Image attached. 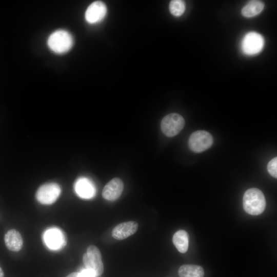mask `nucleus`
<instances>
[{"mask_svg": "<svg viewBox=\"0 0 277 277\" xmlns=\"http://www.w3.org/2000/svg\"><path fill=\"white\" fill-rule=\"evenodd\" d=\"M47 45L51 50L57 54H63L69 51L73 45L71 34L64 30H57L49 36Z\"/></svg>", "mask_w": 277, "mask_h": 277, "instance_id": "2", "label": "nucleus"}, {"mask_svg": "<svg viewBox=\"0 0 277 277\" xmlns=\"http://www.w3.org/2000/svg\"><path fill=\"white\" fill-rule=\"evenodd\" d=\"M243 204L245 211L252 215L261 214L266 205L263 192L256 188H250L246 191L243 198Z\"/></svg>", "mask_w": 277, "mask_h": 277, "instance_id": "1", "label": "nucleus"}, {"mask_svg": "<svg viewBox=\"0 0 277 277\" xmlns=\"http://www.w3.org/2000/svg\"><path fill=\"white\" fill-rule=\"evenodd\" d=\"M61 192V187L57 184L49 183L41 186L36 192L35 196L41 204L50 205L56 201Z\"/></svg>", "mask_w": 277, "mask_h": 277, "instance_id": "6", "label": "nucleus"}, {"mask_svg": "<svg viewBox=\"0 0 277 277\" xmlns=\"http://www.w3.org/2000/svg\"><path fill=\"white\" fill-rule=\"evenodd\" d=\"M107 7L102 1H95L87 8L85 13L86 21L89 24H94L101 22L107 13Z\"/></svg>", "mask_w": 277, "mask_h": 277, "instance_id": "8", "label": "nucleus"}, {"mask_svg": "<svg viewBox=\"0 0 277 277\" xmlns=\"http://www.w3.org/2000/svg\"><path fill=\"white\" fill-rule=\"evenodd\" d=\"M7 248L14 252L19 251L22 248L23 240L20 233L15 229L8 230L4 236Z\"/></svg>", "mask_w": 277, "mask_h": 277, "instance_id": "13", "label": "nucleus"}, {"mask_svg": "<svg viewBox=\"0 0 277 277\" xmlns=\"http://www.w3.org/2000/svg\"><path fill=\"white\" fill-rule=\"evenodd\" d=\"M44 240L47 246L52 249H57L64 245V238L62 232L56 229L52 228L47 230L44 235Z\"/></svg>", "mask_w": 277, "mask_h": 277, "instance_id": "12", "label": "nucleus"}, {"mask_svg": "<svg viewBox=\"0 0 277 277\" xmlns=\"http://www.w3.org/2000/svg\"><path fill=\"white\" fill-rule=\"evenodd\" d=\"M83 261L87 269L93 271L97 276L104 272V265L99 249L94 245L89 246L83 256Z\"/></svg>", "mask_w": 277, "mask_h": 277, "instance_id": "4", "label": "nucleus"}, {"mask_svg": "<svg viewBox=\"0 0 277 277\" xmlns=\"http://www.w3.org/2000/svg\"><path fill=\"white\" fill-rule=\"evenodd\" d=\"M185 126V120L182 116L176 113H170L164 116L161 122L162 132L168 137L178 134Z\"/></svg>", "mask_w": 277, "mask_h": 277, "instance_id": "3", "label": "nucleus"}, {"mask_svg": "<svg viewBox=\"0 0 277 277\" xmlns=\"http://www.w3.org/2000/svg\"><path fill=\"white\" fill-rule=\"evenodd\" d=\"M172 242L177 250L185 253L188 248L189 238L187 232L184 230L176 231L172 238Z\"/></svg>", "mask_w": 277, "mask_h": 277, "instance_id": "14", "label": "nucleus"}, {"mask_svg": "<svg viewBox=\"0 0 277 277\" xmlns=\"http://www.w3.org/2000/svg\"><path fill=\"white\" fill-rule=\"evenodd\" d=\"M138 226L137 222L132 221L120 223L112 230V236L116 240H124L134 234Z\"/></svg>", "mask_w": 277, "mask_h": 277, "instance_id": "10", "label": "nucleus"}, {"mask_svg": "<svg viewBox=\"0 0 277 277\" xmlns=\"http://www.w3.org/2000/svg\"><path fill=\"white\" fill-rule=\"evenodd\" d=\"M267 170L273 177H277V157H275L269 161L267 165Z\"/></svg>", "mask_w": 277, "mask_h": 277, "instance_id": "18", "label": "nucleus"}, {"mask_svg": "<svg viewBox=\"0 0 277 277\" xmlns=\"http://www.w3.org/2000/svg\"><path fill=\"white\" fill-rule=\"evenodd\" d=\"M124 189V183L118 177H115L108 182L104 186L102 196L108 201H115L122 193Z\"/></svg>", "mask_w": 277, "mask_h": 277, "instance_id": "9", "label": "nucleus"}, {"mask_svg": "<svg viewBox=\"0 0 277 277\" xmlns=\"http://www.w3.org/2000/svg\"><path fill=\"white\" fill-rule=\"evenodd\" d=\"M95 272L91 269H85L78 272L77 277H97Z\"/></svg>", "mask_w": 277, "mask_h": 277, "instance_id": "19", "label": "nucleus"}, {"mask_svg": "<svg viewBox=\"0 0 277 277\" xmlns=\"http://www.w3.org/2000/svg\"><path fill=\"white\" fill-rule=\"evenodd\" d=\"M180 277H203V268L199 265H183L178 271Z\"/></svg>", "mask_w": 277, "mask_h": 277, "instance_id": "15", "label": "nucleus"}, {"mask_svg": "<svg viewBox=\"0 0 277 277\" xmlns=\"http://www.w3.org/2000/svg\"><path fill=\"white\" fill-rule=\"evenodd\" d=\"M264 4L260 1H251L242 9V14L246 17H251L259 14L264 9Z\"/></svg>", "mask_w": 277, "mask_h": 277, "instance_id": "16", "label": "nucleus"}, {"mask_svg": "<svg viewBox=\"0 0 277 277\" xmlns=\"http://www.w3.org/2000/svg\"><path fill=\"white\" fill-rule=\"evenodd\" d=\"M264 44V38L260 34L250 32L245 35L242 40V49L247 55H254L262 50Z\"/></svg>", "mask_w": 277, "mask_h": 277, "instance_id": "7", "label": "nucleus"}, {"mask_svg": "<svg viewBox=\"0 0 277 277\" xmlns=\"http://www.w3.org/2000/svg\"><path fill=\"white\" fill-rule=\"evenodd\" d=\"M76 193L83 199H91L95 194V188L90 180L85 177L78 178L75 182Z\"/></svg>", "mask_w": 277, "mask_h": 277, "instance_id": "11", "label": "nucleus"}, {"mask_svg": "<svg viewBox=\"0 0 277 277\" xmlns=\"http://www.w3.org/2000/svg\"><path fill=\"white\" fill-rule=\"evenodd\" d=\"M213 142V139L210 133L205 130H197L190 136L188 146L193 152L199 153L209 149Z\"/></svg>", "mask_w": 277, "mask_h": 277, "instance_id": "5", "label": "nucleus"}, {"mask_svg": "<svg viewBox=\"0 0 277 277\" xmlns=\"http://www.w3.org/2000/svg\"><path fill=\"white\" fill-rule=\"evenodd\" d=\"M77 274H78V272H74L71 273L70 274H69L66 277H77Z\"/></svg>", "mask_w": 277, "mask_h": 277, "instance_id": "20", "label": "nucleus"}, {"mask_svg": "<svg viewBox=\"0 0 277 277\" xmlns=\"http://www.w3.org/2000/svg\"><path fill=\"white\" fill-rule=\"evenodd\" d=\"M185 3L182 0H172L169 3V11L175 16H181L185 12Z\"/></svg>", "mask_w": 277, "mask_h": 277, "instance_id": "17", "label": "nucleus"}, {"mask_svg": "<svg viewBox=\"0 0 277 277\" xmlns=\"http://www.w3.org/2000/svg\"><path fill=\"white\" fill-rule=\"evenodd\" d=\"M4 272L3 270L2 269L1 267H0V277H4Z\"/></svg>", "mask_w": 277, "mask_h": 277, "instance_id": "21", "label": "nucleus"}]
</instances>
